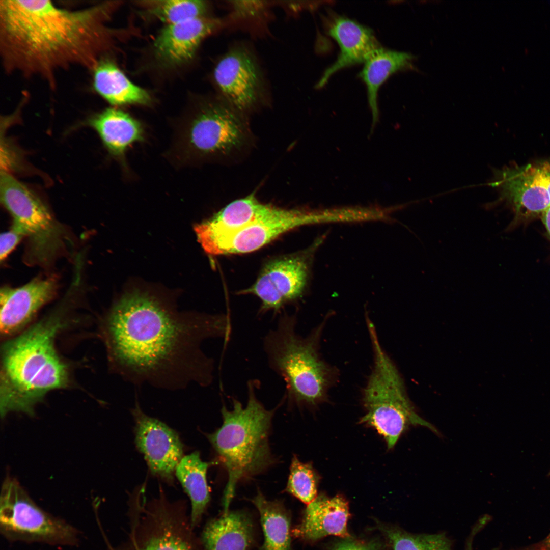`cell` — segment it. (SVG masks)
Returning a JSON list of instances; mask_svg holds the SVG:
<instances>
[{"instance_id":"cell-27","label":"cell","mask_w":550,"mask_h":550,"mask_svg":"<svg viewBox=\"0 0 550 550\" xmlns=\"http://www.w3.org/2000/svg\"><path fill=\"white\" fill-rule=\"evenodd\" d=\"M393 550H452L444 533L413 534L395 527L382 528Z\"/></svg>"},{"instance_id":"cell-14","label":"cell","mask_w":550,"mask_h":550,"mask_svg":"<svg viewBox=\"0 0 550 550\" xmlns=\"http://www.w3.org/2000/svg\"><path fill=\"white\" fill-rule=\"evenodd\" d=\"M213 76L221 98L244 115L256 108L264 98L260 67L244 47H236L225 53L215 66Z\"/></svg>"},{"instance_id":"cell-10","label":"cell","mask_w":550,"mask_h":550,"mask_svg":"<svg viewBox=\"0 0 550 550\" xmlns=\"http://www.w3.org/2000/svg\"><path fill=\"white\" fill-rule=\"evenodd\" d=\"M0 530L11 541L75 545L77 530L40 508L15 480L7 478L0 499Z\"/></svg>"},{"instance_id":"cell-28","label":"cell","mask_w":550,"mask_h":550,"mask_svg":"<svg viewBox=\"0 0 550 550\" xmlns=\"http://www.w3.org/2000/svg\"><path fill=\"white\" fill-rule=\"evenodd\" d=\"M319 477L312 465L294 456L290 466L286 491L306 504L317 497Z\"/></svg>"},{"instance_id":"cell-15","label":"cell","mask_w":550,"mask_h":550,"mask_svg":"<svg viewBox=\"0 0 550 550\" xmlns=\"http://www.w3.org/2000/svg\"><path fill=\"white\" fill-rule=\"evenodd\" d=\"M131 413L135 421V443L151 473L169 483L183 457V446L177 433L159 420L146 415L138 402Z\"/></svg>"},{"instance_id":"cell-12","label":"cell","mask_w":550,"mask_h":550,"mask_svg":"<svg viewBox=\"0 0 550 550\" xmlns=\"http://www.w3.org/2000/svg\"><path fill=\"white\" fill-rule=\"evenodd\" d=\"M490 185L499 189L516 221L541 216L550 208V160L506 168Z\"/></svg>"},{"instance_id":"cell-16","label":"cell","mask_w":550,"mask_h":550,"mask_svg":"<svg viewBox=\"0 0 550 550\" xmlns=\"http://www.w3.org/2000/svg\"><path fill=\"white\" fill-rule=\"evenodd\" d=\"M57 281L37 278L16 288L5 286L0 292V329L9 336L23 327L54 296Z\"/></svg>"},{"instance_id":"cell-22","label":"cell","mask_w":550,"mask_h":550,"mask_svg":"<svg viewBox=\"0 0 550 550\" xmlns=\"http://www.w3.org/2000/svg\"><path fill=\"white\" fill-rule=\"evenodd\" d=\"M91 72L94 90L111 104L148 105L151 103L148 93L132 83L111 60L105 58L101 59Z\"/></svg>"},{"instance_id":"cell-26","label":"cell","mask_w":550,"mask_h":550,"mask_svg":"<svg viewBox=\"0 0 550 550\" xmlns=\"http://www.w3.org/2000/svg\"><path fill=\"white\" fill-rule=\"evenodd\" d=\"M142 3L150 15L166 25L204 17L208 8V4L204 1L166 0Z\"/></svg>"},{"instance_id":"cell-21","label":"cell","mask_w":550,"mask_h":550,"mask_svg":"<svg viewBox=\"0 0 550 550\" xmlns=\"http://www.w3.org/2000/svg\"><path fill=\"white\" fill-rule=\"evenodd\" d=\"M87 123L98 132L108 152L117 157L122 158L131 145L144 139L140 122L115 108L94 115Z\"/></svg>"},{"instance_id":"cell-5","label":"cell","mask_w":550,"mask_h":550,"mask_svg":"<svg viewBox=\"0 0 550 550\" xmlns=\"http://www.w3.org/2000/svg\"><path fill=\"white\" fill-rule=\"evenodd\" d=\"M296 324L295 316H281L265 336L264 350L269 367L285 383L288 400L314 405L325 396L332 371L318 354L320 327L302 337L296 331Z\"/></svg>"},{"instance_id":"cell-9","label":"cell","mask_w":550,"mask_h":550,"mask_svg":"<svg viewBox=\"0 0 550 550\" xmlns=\"http://www.w3.org/2000/svg\"><path fill=\"white\" fill-rule=\"evenodd\" d=\"M0 196L12 216V227L27 238L28 261L49 265L66 243L63 226L36 195L5 171L1 172Z\"/></svg>"},{"instance_id":"cell-18","label":"cell","mask_w":550,"mask_h":550,"mask_svg":"<svg viewBox=\"0 0 550 550\" xmlns=\"http://www.w3.org/2000/svg\"><path fill=\"white\" fill-rule=\"evenodd\" d=\"M327 33L337 42L340 51L336 61L324 72L317 88L323 87L341 69L364 63L381 47L370 29L346 17L333 18L327 25Z\"/></svg>"},{"instance_id":"cell-7","label":"cell","mask_w":550,"mask_h":550,"mask_svg":"<svg viewBox=\"0 0 550 550\" xmlns=\"http://www.w3.org/2000/svg\"><path fill=\"white\" fill-rule=\"evenodd\" d=\"M367 323L374 366L364 389L363 403L367 413L361 422L376 429L389 449L395 446L410 425L424 426L437 433L435 427L415 411L395 366L380 345L374 324L370 320Z\"/></svg>"},{"instance_id":"cell-19","label":"cell","mask_w":550,"mask_h":550,"mask_svg":"<svg viewBox=\"0 0 550 550\" xmlns=\"http://www.w3.org/2000/svg\"><path fill=\"white\" fill-rule=\"evenodd\" d=\"M348 504L342 497L329 498L320 494L307 504L294 535L308 541H316L327 536L348 538Z\"/></svg>"},{"instance_id":"cell-30","label":"cell","mask_w":550,"mask_h":550,"mask_svg":"<svg viewBox=\"0 0 550 550\" xmlns=\"http://www.w3.org/2000/svg\"><path fill=\"white\" fill-rule=\"evenodd\" d=\"M24 237L17 229L11 227L7 231L2 233L0 238V260L3 261Z\"/></svg>"},{"instance_id":"cell-1","label":"cell","mask_w":550,"mask_h":550,"mask_svg":"<svg viewBox=\"0 0 550 550\" xmlns=\"http://www.w3.org/2000/svg\"><path fill=\"white\" fill-rule=\"evenodd\" d=\"M104 332L113 367L126 381L174 390L212 383L214 361L202 344L216 338L228 342L232 324L227 315L178 313L158 298L133 290L114 303Z\"/></svg>"},{"instance_id":"cell-6","label":"cell","mask_w":550,"mask_h":550,"mask_svg":"<svg viewBox=\"0 0 550 550\" xmlns=\"http://www.w3.org/2000/svg\"><path fill=\"white\" fill-rule=\"evenodd\" d=\"M245 115L221 98L205 101L176 127L172 155L181 164L228 159L251 141Z\"/></svg>"},{"instance_id":"cell-23","label":"cell","mask_w":550,"mask_h":550,"mask_svg":"<svg viewBox=\"0 0 550 550\" xmlns=\"http://www.w3.org/2000/svg\"><path fill=\"white\" fill-rule=\"evenodd\" d=\"M413 54L382 48H378L364 63L360 77L365 84L374 126L378 120L377 94L383 82L394 73L403 69H415Z\"/></svg>"},{"instance_id":"cell-25","label":"cell","mask_w":550,"mask_h":550,"mask_svg":"<svg viewBox=\"0 0 550 550\" xmlns=\"http://www.w3.org/2000/svg\"><path fill=\"white\" fill-rule=\"evenodd\" d=\"M252 502L258 511L263 534L260 550H291L290 516L283 504L267 499L260 491Z\"/></svg>"},{"instance_id":"cell-4","label":"cell","mask_w":550,"mask_h":550,"mask_svg":"<svg viewBox=\"0 0 550 550\" xmlns=\"http://www.w3.org/2000/svg\"><path fill=\"white\" fill-rule=\"evenodd\" d=\"M257 383H248V401L243 406L233 399L231 409H221L222 426L207 437L228 474L223 493V512L229 507L239 482L259 474L273 463L269 433L274 410L266 409L256 395Z\"/></svg>"},{"instance_id":"cell-3","label":"cell","mask_w":550,"mask_h":550,"mask_svg":"<svg viewBox=\"0 0 550 550\" xmlns=\"http://www.w3.org/2000/svg\"><path fill=\"white\" fill-rule=\"evenodd\" d=\"M58 317L37 323L8 342L2 354L1 414L13 411L30 415L45 394L68 382L65 364L59 357L54 339L62 326Z\"/></svg>"},{"instance_id":"cell-32","label":"cell","mask_w":550,"mask_h":550,"mask_svg":"<svg viewBox=\"0 0 550 550\" xmlns=\"http://www.w3.org/2000/svg\"><path fill=\"white\" fill-rule=\"evenodd\" d=\"M541 217L550 238V208L544 212Z\"/></svg>"},{"instance_id":"cell-33","label":"cell","mask_w":550,"mask_h":550,"mask_svg":"<svg viewBox=\"0 0 550 550\" xmlns=\"http://www.w3.org/2000/svg\"><path fill=\"white\" fill-rule=\"evenodd\" d=\"M545 544H546V546H547V547H548L550 549V534L547 536V538L546 539Z\"/></svg>"},{"instance_id":"cell-29","label":"cell","mask_w":550,"mask_h":550,"mask_svg":"<svg viewBox=\"0 0 550 550\" xmlns=\"http://www.w3.org/2000/svg\"><path fill=\"white\" fill-rule=\"evenodd\" d=\"M266 1H232L230 5L232 16L235 18H249L256 17L267 8Z\"/></svg>"},{"instance_id":"cell-20","label":"cell","mask_w":550,"mask_h":550,"mask_svg":"<svg viewBox=\"0 0 550 550\" xmlns=\"http://www.w3.org/2000/svg\"><path fill=\"white\" fill-rule=\"evenodd\" d=\"M252 518L243 510H229L205 525L201 538L203 550H250L254 541Z\"/></svg>"},{"instance_id":"cell-11","label":"cell","mask_w":550,"mask_h":550,"mask_svg":"<svg viewBox=\"0 0 550 550\" xmlns=\"http://www.w3.org/2000/svg\"><path fill=\"white\" fill-rule=\"evenodd\" d=\"M319 217L315 212L268 204L260 216L246 226L201 245L211 255L250 253L294 228L315 223Z\"/></svg>"},{"instance_id":"cell-24","label":"cell","mask_w":550,"mask_h":550,"mask_svg":"<svg viewBox=\"0 0 550 550\" xmlns=\"http://www.w3.org/2000/svg\"><path fill=\"white\" fill-rule=\"evenodd\" d=\"M213 463L202 461L200 453L195 451L184 456L175 470V475L191 501L190 521L193 529L200 522L210 502L206 474Z\"/></svg>"},{"instance_id":"cell-17","label":"cell","mask_w":550,"mask_h":550,"mask_svg":"<svg viewBox=\"0 0 550 550\" xmlns=\"http://www.w3.org/2000/svg\"><path fill=\"white\" fill-rule=\"evenodd\" d=\"M221 24L219 19L204 16L166 25L154 40L156 59L162 65L170 67L190 61L204 39Z\"/></svg>"},{"instance_id":"cell-13","label":"cell","mask_w":550,"mask_h":550,"mask_svg":"<svg viewBox=\"0 0 550 550\" xmlns=\"http://www.w3.org/2000/svg\"><path fill=\"white\" fill-rule=\"evenodd\" d=\"M310 250L274 259L263 267L255 282L241 292L258 297L260 313L280 311L300 297L307 285Z\"/></svg>"},{"instance_id":"cell-8","label":"cell","mask_w":550,"mask_h":550,"mask_svg":"<svg viewBox=\"0 0 550 550\" xmlns=\"http://www.w3.org/2000/svg\"><path fill=\"white\" fill-rule=\"evenodd\" d=\"M142 491L131 498L129 537L117 550H202L183 501L169 502L160 489L146 502Z\"/></svg>"},{"instance_id":"cell-2","label":"cell","mask_w":550,"mask_h":550,"mask_svg":"<svg viewBox=\"0 0 550 550\" xmlns=\"http://www.w3.org/2000/svg\"><path fill=\"white\" fill-rule=\"evenodd\" d=\"M114 4L77 10L50 1H0V54L4 70L40 77L53 87L57 73L71 67L92 71L107 49L105 25Z\"/></svg>"},{"instance_id":"cell-31","label":"cell","mask_w":550,"mask_h":550,"mask_svg":"<svg viewBox=\"0 0 550 550\" xmlns=\"http://www.w3.org/2000/svg\"><path fill=\"white\" fill-rule=\"evenodd\" d=\"M348 538L338 543L333 550H380V549L381 545L379 542L371 541L364 542Z\"/></svg>"},{"instance_id":"cell-34","label":"cell","mask_w":550,"mask_h":550,"mask_svg":"<svg viewBox=\"0 0 550 550\" xmlns=\"http://www.w3.org/2000/svg\"><path fill=\"white\" fill-rule=\"evenodd\" d=\"M466 550H472V548H467V549H466Z\"/></svg>"}]
</instances>
